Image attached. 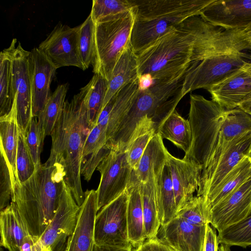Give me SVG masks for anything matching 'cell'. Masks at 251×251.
I'll return each instance as SVG.
<instances>
[{"label": "cell", "mask_w": 251, "mask_h": 251, "mask_svg": "<svg viewBox=\"0 0 251 251\" xmlns=\"http://www.w3.org/2000/svg\"><path fill=\"white\" fill-rule=\"evenodd\" d=\"M89 82L80 89L70 101L66 100L62 112L52 132L50 155L46 162L57 163L64 168V181L79 206L85 194L81 181L83 150L86 139L93 128L88 118V95Z\"/></svg>", "instance_id": "1"}, {"label": "cell", "mask_w": 251, "mask_h": 251, "mask_svg": "<svg viewBox=\"0 0 251 251\" xmlns=\"http://www.w3.org/2000/svg\"><path fill=\"white\" fill-rule=\"evenodd\" d=\"M64 177V168L61 164L45 162L36 167L27 180L15 183L11 201L35 242L57 210Z\"/></svg>", "instance_id": "2"}, {"label": "cell", "mask_w": 251, "mask_h": 251, "mask_svg": "<svg viewBox=\"0 0 251 251\" xmlns=\"http://www.w3.org/2000/svg\"><path fill=\"white\" fill-rule=\"evenodd\" d=\"M184 75L166 80H154L150 88L139 91L106 145L111 150L125 151L136 126L145 118L154 123L158 132L160 125L184 97L182 87Z\"/></svg>", "instance_id": "3"}, {"label": "cell", "mask_w": 251, "mask_h": 251, "mask_svg": "<svg viewBox=\"0 0 251 251\" xmlns=\"http://www.w3.org/2000/svg\"><path fill=\"white\" fill-rule=\"evenodd\" d=\"M193 38L176 27L136 54L139 75L151 74L154 80L185 74L192 62Z\"/></svg>", "instance_id": "4"}, {"label": "cell", "mask_w": 251, "mask_h": 251, "mask_svg": "<svg viewBox=\"0 0 251 251\" xmlns=\"http://www.w3.org/2000/svg\"><path fill=\"white\" fill-rule=\"evenodd\" d=\"M188 115L192 135L191 146L183 159L207 167L217 146L224 108L213 100L191 95Z\"/></svg>", "instance_id": "5"}, {"label": "cell", "mask_w": 251, "mask_h": 251, "mask_svg": "<svg viewBox=\"0 0 251 251\" xmlns=\"http://www.w3.org/2000/svg\"><path fill=\"white\" fill-rule=\"evenodd\" d=\"M135 17L133 7L120 18L95 23V56L92 64L94 74L109 80L119 58L130 44Z\"/></svg>", "instance_id": "6"}, {"label": "cell", "mask_w": 251, "mask_h": 251, "mask_svg": "<svg viewBox=\"0 0 251 251\" xmlns=\"http://www.w3.org/2000/svg\"><path fill=\"white\" fill-rule=\"evenodd\" d=\"M176 28L193 38L192 62L220 54L251 50V45L243 37L241 29L226 30L214 26L200 15L186 19Z\"/></svg>", "instance_id": "7"}, {"label": "cell", "mask_w": 251, "mask_h": 251, "mask_svg": "<svg viewBox=\"0 0 251 251\" xmlns=\"http://www.w3.org/2000/svg\"><path fill=\"white\" fill-rule=\"evenodd\" d=\"M247 57L244 52H233L192 61L184 76L183 96L198 89L207 90L221 82L243 66Z\"/></svg>", "instance_id": "8"}, {"label": "cell", "mask_w": 251, "mask_h": 251, "mask_svg": "<svg viewBox=\"0 0 251 251\" xmlns=\"http://www.w3.org/2000/svg\"><path fill=\"white\" fill-rule=\"evenodd\" d=\"M79 210L64 180L57 210L41 237L32 246V251H65L68 238L75 230Z\"/></svg>", "instance_id": "9"}, {"label": "cell", "mask_w": 251, "mask_h": 251, "mask_svg": "<svg viewBox=\"0 0 251 251\" xmlns=\"http://www.w3.org/2000/svg\"><path fill=\"white\" fill-rule=\"evenodd\" d=\"M12 63L13 91L16 102L17 121L20 129L26 132L33 118L29 69V51L14 38L5 49Z\"/></svg>", "instance_id": "10"}, {"label": "cell", "mask_w": 251, "mask_h": 251, "mask_svg": "<svg viewBox=\"0 0 251 251\" xmlns=\"http://www.w3.org/2000/svg\"><path fill=\"white\" fill-rule=\"evenodd\" d=\"M100 174L97 190L99 211L125 192L130 183L133 170L125 151L111 150L97 168Z\"/></svg>", "instance_id": "11"}, {"label": "cell", "mask_w": 251, "mask_h": 251, "mask_svg": "<svg viewBox=\"0 0 251 251\" xmlns=\"http://www.w3.org/2000/svg\"><path fill=\"white\" fill-rule=\"evenodd\" d=\"M127 201L126 191L100 210L95 219V244L125 248L132 247L128 236Z\"/></svg>", "instance_id": "12"}, {"label": "cell", "mask_w": 251, "mask_h": 251, "mask_svg": "<svg viewBox=\"0 0 251 251\" xmlns=\"http://www.w3.org/2000/svg\"><path fill=\"white\" fill-rule=\"evenodd\" d=\"M214 0H130L135 20H160L176 26L186 19L199 16Z\"/></svg>", "instance_id": "13"}, {"label": "cell", "mask_w": 251, "mask_h": 251, "mask_svg": "<svg viewBox=\"0 0 251 251\" xmlns=\"http://www.w3.org/2000/svg\"><path fill=\"white\" fill-rule=\"evenodd\" d=\"M79 25L71 27L59 22L39 45V49L57 69L74 66L85 70L79 52Z\"/></svg>", "instance_id": "14"}, {"label": "cell", "mask_w": 251, "mask_h": 251, "mask_svg": "<svg viewBox=\"0 0 251 251\" xmlns=\"http://www.w3.org/2000/svg\"><path fill=\"white\" fill-rule=\"evenodd\" d=\"M251 211V177L210 210L208 222L218 232L241 221Z\"/></svg>", "instance_id": "15"}, {"label": "cell", "mask_w": 251, "mask_h": 251, "mask_svg": "<svg viewBox=\"0 0 251 251\" xmlns=\"http://www.w3.org/2000/svg\"><path fill=\"white\" fill-rule=\"evenodd\" d=\"M200 16L225 29H242L251 24V0H214Z\"/></svg>", "instance_id": "16"}, {"label": "cell", "mask_w": 251, "mask_h": 251, "mask_svg": "<svg viewBox=\"0 0 251 251\" xmlns=\"http://www.w3.org/2000/svg\"><path fill=\"white\" fill-rule=\"evenodd\" d=\"M29 69L33 117L38 118L51 94L50 86L57 69L39 49L29 51Z\"/></svg>", "instance_id": "17"}, {"label": "cell", "mask_w": 251, "mask_h": 251, "mask_svg": "<svg viewBox=\"0 0 251 251\" xmlns=\"http://www.w3.org/2000/svg\"><path fill=\"white\" fill-rule=\"evenodd\" d=\"M206 227V225H194L176 216L160 226L156 238L178 251H203Z\"/></svg>", "instance_id": "18"}, {"label": "cell", "mask_w": 251, "mask_h": 251, "mask_svg": "<svg viewBox=\"0 0 251 251\" xmlns=\"http://www.w3.org/2000/svg\"><path fill=\"white\" fill-rule=\"evenodd\" d=\"M212 100L225 110L238 107L251 95V62L207 90Z\"/></svg>", "instance_id": "19"}, {"label": "cell", "mask_w": 251, "mask_h": 251, "mask_svg": "<svg viewBox=\"0 0 251 251\" xmlns=\"http://www.w3.org/2000/svg\"><path fill=\"white\" fill-rule=\"evenodd\" d=\"M246 156H251V132L230 142L221 153L203 188L197 193L205 200L225 176Z\"/></svg>", "instance_id": "20"}, {"label": "cell", "mask_w": 251, "mask_h": 251, "mask_svg": "<svg viewBox=\"0 0 251 251\" xmlns=\"http://www.w3.org/2000/svg\"><path fill=\"white\" fill-rule=\"evenodd\" d=\"M167 164L170 171L177 212L198 191L202 169L193 162L177 158L169 152Z\"/></svg>", "instance_id": "21"}, {"label": "cell", "mask_w": 251, "mask_h": 251, "mask_svg": "<svg viewBox=\"0 0 251 251\" xmlns=\"http://www.w3.org/2000/svg\"><path fill=\"white\" fill-rule=\"evenodd\" d=\"M73 234L68 238L65 251H93L95 219L98 212L97 190L84 192Z\"/></svg>", "instance_id": "22"}, {"label": "cell", "mask_w": 251, "mask_h": 251, "mask_svg": "<svg viewBox=\"0 0 251 251\" xmlns=\"http://www.w3.org/2000/svg\"><path fill=\"white\" fill-rule=\"evenodd\" d=\"M138 76L137 57L130 44L119 58L108 81L102 109L122 88L137 79Z\"/></svg>", "instance_id": "23"}, {"label": "cell", "mask_w": 251, "mask_h": 251, "mask_svg": "<svg viewBox=\"0 0 251 251\" xmlns=\"http://www.w3.org/2000/svg\"><path fill=\"white\" fill-rule=\"evenodd\" d=\"M0 232L1 247L9 251H22L24 239L29 233L15 204L12 201L0 211Z\"/></svg>", "instance_id": "24"}, {"label": "cell", "mask_w": 251, "mask_h": 251, "mask_svg": "<svg viewBox=\"0 0 251 251\" xmlns=\"http://www.w3.org/2000/svg\"><path fill=\"white\" fill-rule=\"evenodd\" d=\"M18 138L19 126L15 99L9 113L0 117V150L4 154L9 166L13 192L15 183L18 181L16 168Z\"/></svg>", "instance_id": "25"}, {"label": "cell", "mask_w": 251, "mask_h": 251, "mask_svg": "<svg viewBox=\"0 0 251 251\" xmlns=\"http://www.w3.org/2000/svg\"><path fill=\"white\" fill-rule=\"evenodd\" d=\"M128 194L127 224L129 241L132 247L138 248L145 241L144 221L140 183L132 172Z\"/></svg>", "instance_id": "26"}, {"label": "cell", "mask_w": 251, "mask_h": 251, "mask_svg": "<svg viewBox=\"0 0 251 251\" xmlns=\"http://www.w3.org/2000/svg\"><path fill=\"white\" fill-rule=\"evenodd\" d=\"M168 152L163 139L157 132L148 144L136 170L133 171L138 181L145 183L153 175H161L167 163Z\"/></svg>", "instance_id": "27"}, {"label": "cell", "mask_w": 251, "mask_h": 251, "mask_svg": "<svg viewBox=\"0 0 251 251\" xmlns=\"http://www.w3.org/2000/svg\"><path fill=\"white\" fill-rule=\"evenodd\" d=\"M251 132V116L238 107L226 110L217 146L211 160L219 157L228 144L236 138Z\"/></svg>", "instance_id": "28"}, {"label": "cell", "mask_w": 251, "mask_h": 251, "mask_svg": "<svg viewBox=\"0 0 251 251\" xmlns=\"http://www.w3.org/2000/svg\"><path fill=\"white\" fill-rule=\"evenodd\" d=\"M176 26L173 23L164 20H135L130 38L133 50L137 54Z\"/></svg>", "instance_id": "29"}, {"label": "cell", "mask_w": 251, "mask_h": 251, "mask_svg": "<svg viewBox=\"0 0 251 251\" xmlns=\"http://www.w3.org/2000/svg\"><path fill=\"white\" fill-rule=\"evenodd\" d=\"M251 177V156L244 157L205 200L209 210Z\"/></svg>", "instance_id": "30"}, {"label": "cell", "mask_w": 251, "mask_h": 251, "mask_svg": "<svg viewBox=\"0 0 251 251\" xmlns=\"http://www.w3.org/2000/svg\"><path fill=\"white\" fill-rule=\"evenodd\" d=\"M154 178L158 217L160 225H164L176 217L177 213L170 171L167 163L161 175L154 176Z\"/></svg>", "instance_id": "31"}, {"label": "cell", "mask_w": 251, "mask_h": 251, "mask_svg": "<svg viewBox=\"0 0 251 251\" xmlns=\"http://www.w3.org/2000/svg\"><path fill=\"white\" fill-rule=\"evenodd\" d=\"M162 138L172 142L187 153L191 146L192 135L188 120L183 118L175 109L158 129Z\"/></svg>", "instance_id": "32"}, {"label": "cell", "mask_w": 251, "mask_h": 251, "mask_svg": "<svg viewBox=\"0 0 251 251\" xmlns=\"http://www.w3.org/2000/svg\"><path fill=\"white\" fill-rule=\"evenodd\" d=\"M140 191L144 221L146 240L156 237L160 226L158 215L154 176L145 183H140Z\"/></svg>", "instance_id": "33"}, {"label": "cell", "mask_w": 251, "mask_h": 251, "mask_svg": "<svg viewBox=\"0 0 251 251\" xmlns=\"http://www.w3.org/2000/svg\"><path fill=\"white\" fill-rule=\"evenodd\" d=\"M157 133L154 123L145 118L137 125L125 151L127 161L133 171L151 138Z\"/></svg>", "instance_id": "34"}, {"label": "cell", "mask_w": 251, "mask_h": 251, "mask_svg": "<svg viewBox=\"0 0 251 251\" xmlns=\"http://www.w3.org/2000/svg\"><path fill=\"white\" fill-rule=\"evenodd\" d=\"M138 92L137 79L124 87L116 94L115 101L109 116L106 130L107 142L130 108Z\"/></svg>", "instance_id": "35"}, {"label": "cell", "mask_w": 251, "mask_h": 251, "mask_svg": "<svg viewBox=\"0 0 251 251\" xmlns=\"http://www.w3.org/2000/svg\"><path fill=\"white\" fill-rule=\"evenodd\" d=\"M14 100L11 60L5 49L0 53V117L9 113Z\"/></svg>", "instance_id": "36"}, {"label": "cell", "mask_w": 251, "mask_h": 251, "mask_svg": "<svg viewBox=\"0 0 251 251\" xmlns=\"http://www.w3.org/2000/svg\"><path fill=\"white\" fill-rule=\"evenodd\" d=\"M68 89V83L58 85L51 94L43 111L38 117L42 121L45 137L51 135L61 115Z\"/></svg>", "instance_id": "37"}, {"label": "cell", "mask_w": 251, "mask_h": 251, "mask_svg": "<svg viewBox=\"0 0 251 251\" xmlns=\"http://www.w3.org/2000/svg\"><path fill=\"white\" fill-rule=\"evenodd\" d=\"M132 8L130 0H93L90 14L97 23L120 18Z\"/></svg>", "instance_id": "38"}, {"label": "cell", "mask_w": 251, "mask_h": 251, "mask_svg": "<svg viewBox=\"0 0 251 251\" xmlns=\"http://www.w3.org/2000/svg\"><path fill=\"white\" fill-rule=\"evenodd\" d=\"M217 238L219 244L243 248L251 246V211L241 221L219 232Z\"/></svg>", "instance_id": "39"}, {"label": "cell", "mask_w": 251, "mask_h": 251, "mask_svg": "<svg viewBox=\"0 0 251 251\" xmlns=\"http://www.w3.org/2000/svg\"><path fill=\"white\" fill-rule=\"evenodd\" d=\"M89 83L87 100L88 118L91 126L94 127L98 123L102 109L108 81L101 75L94 74Z\"/></svg>", "instance_id": "40"}, {"label": "cell", "mask_w": 251, "mask_h": 251, "mask_svg": "<svg viewBox=\"0 0 251 251\" xmlns=\"http://www.w3.org/2000/svg\"><path fill=\"white\" fill-rule=\"evenodd\" d=\"M79 48L81 59L85 70L93 63L95 56V24L90 14L79 25Z\"/></svg>", "instance_id": "41"}, {"label": "cell", "mask_w": 251, "mask_h": 251, "mask_svg": "<svg viewBox=\"0 0 251 251\" xmlns=\"http://www.w3.org/2000/svg\"><path fill=\"white\" fill-rule=\"evenodd\" d=\"M176 216L197 226H206L208 222L209 210L205 199L201 196H194L179 209Z\"/></svg>", "instance_id": "42"}, {"label": "cell", "mask_w": 251, "mask_h": 251, "mask_svg": "<svg viewBox=\"0 0 251 251\" xmlns=\"http://www.w3.org/2000/svg\"><path fill=\"white\" fill-rule=\"evenodd\" d=\"M107 126V124L100 122L90 131L84 146L81 166L96 156L106 145Z\"/></svg>", "instance_id": "43"}, {"label": "cell", "mask_w": 251, "mask_h": 251, "mask_svg": "<svg viewBox=\"0 0 251 251\" xmlns=\"http://www.w3.org/2000/svg\"><path fill=\"white\" fill-rule=\"evenodd\" d=\"M45 138L41 118L33 117L26 134L27 147L35 167L40 165V155Z\"/></svg>", "instance_id": "44"}, {"label": "cell", "mask_w": 251, "mask_h": 251, "mask_svg": "<svg viewBox=\"0 0 251 251\" xmlns=\"http://www.w3.org/2000/svg\"><path fill=\"white\" fill-rule=\"evenodd\" d=\"M16 168L18 181L20 183L24 182L29 179L35 170L27 147L26 134L19 128Z\"/></svg>", "instance_id": "45"}, {"label": "cell", "mask_w": 251, "mask_h": 251, "mask_svg": "<svg viewBox=\"0 0 251 251\" xmlns=\"http://www.w3.org/2000/svg\"><path fill=\"white\" fill-rule=\"evenodd\" d=\"M13 195V186L9 166L4 154L0 152V210L10 204Z\"/></svg>", "instance_id": "46"}, {"label": "cell", "mask_w": 251, "mask_h": 251, "mask_svg": "<svg viewBox=\"0 0 251 251\" xmlns=\"http://www.w3.org/2000/svg\"><path fill=\"white\" fill-rule=\"evenodd\" d=\"M219 243L214 228L209 224L206 225L203 251H218Z\"/></svg>", "instance_id": "47"}, {"label": "cell", "mask_w": 251, "mask_h": 251, "mask_svg": "<svg viewBox=\"0 0 251 251\" xmlns=\"http://www.w3.org/2000/svg\"><path fill=\"white\" fill-rule=\"evenodd\" d=\"M134 251H173L167 245L160 242L156 237L145 241Z\"/></svg>", "instance_id": "48"}, {"label": "cell", "mask_w": 251, "mask_h": 251, "mask_svg": "<svg viewBox=\"0 0 251 251\" xmlns=\"http://www.w3.org/2000/svg\"><path fill=\"white\" fill-rule=\"evenodd\" d=\"M154 79L149 73L142 74L138 78V88L139 91H145L150 88L154 84Z\"/></svg>", "instance_id": "49"}, {"label": "cell", "mask_w": 251, "mask_h": 251, "mask_svg": "<svg viewBox=\"0 0 251 251\" xmlns=\"http://www.w3.org/2000/svg\"><path fill=\"white\" fill-rule=\"evenodd\" d=\"M132 247H121L107 244L98 245L95 243L93 251H133Z\"/></svg>", "instance_id": "50"}, {"label": "cell", "mask_w": 251, "mask_h": 251, "mask_svg": "<svg viewBox=\"0 0 251 251\" xmlns=\"http://www.w3.org/2000/svg\"><path fill=\"white\" fill-rule=\"evenodd\" d=\"M238 107L251 116V95L241 102Z\"/></svg>", "instance_id": "51"}, {"label": "cell", "mask_w": 251, "mask_h": 251, "mask_svg": "<svg viewBox=\"0 0 251 251\" xmlns=\"http://www.w3.org/2000/svg\"><path fill=\"white\" fill-rule=\"evenodd\" d=\"M241 33L245 39L251 45V24L241 29Z\"/></svg>", "instance_id": "52"}, {"label": "cell", "mask_w": 251, "mask_h": 251, "mask_svg": "<svg viewBox=\"0 0 251 251\" xmlns=\"http://www.w3.org/2000/svg\"><path fill=\"white\" fill-rule=\"evenodd\" d=\"M230 247L228 245L221 244L218 247V251H231Z\"/></svg>", "instance_id": "53"}, {"label": "cell", "mask_w": 251, "mask_h": 251, "mask_svg": "<svg viewBox=\"0 0 251 251\" xmlns=\"http://www.w3.org/2000/svg\"><path fill=\"white\" fill-rule=\"evenodd\" d=\"M170 248H171V247H170ZM171 248L172 249V251H178L176 250H175V249H173V248Z\"/></svg>", "instance_id": "54"}, {"label": "cell", "mask_w": 251, "mask_h": 251, "mask_svg": "<svg viewBox=\"0 0 251 251\" xmlns=\"http://www.w3.org/2000/svg\"><path fill=\"white\" fill-rule=\"evenodd\" d=\"M0 251H3V250L2 248V247H1V248H0Z\"/></svg>", "instance_id": "55"}]
</instances>
